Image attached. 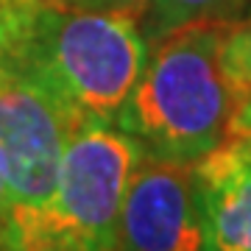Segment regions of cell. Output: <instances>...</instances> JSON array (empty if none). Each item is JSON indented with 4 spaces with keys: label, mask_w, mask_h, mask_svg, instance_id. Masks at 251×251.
I'll return each instance as SVG.
<instances>
[{
    "label": "cell",
    "mask_w": 251,
    "mask_h": 251,
    "mask_svg": "<svg viewBox=\"0 0 251 251\" xmlns=\"http://www.w3.org/2000/svg\"><path fill=\"white\" fill-rule=\"evenodd\" d=\"M140 20L23 0L0 31V62L45 84L78 120L117 123L148 59Z\"/></svg>",
    "instance_id": "obj_1"
},
{
    "label": "cell",
    "mask_w": 251,
    "mask_h": 251,
    "mask_svg": "<svg viewBox=\"0 0 251 251\" xmlns=\"http://www.w3.org/2000/svg\"><path fill=\"white\" fill-rule=\"evenodd\" d=\"M78 123L45 84L0 62V165L11 198L0 243L50 204L64 145Z\"/></svg>",
    "instance_id": "obj_4"
},
{
    "label": "cell",
    "mask_w": 251,
    "mask_h": 251,
    "mask_svg": "<svg viewBox=\"0 0 251 251\" xmlns=\"http://www.w3.org/2000/svg\"><path fill=\"white\" fill-rule=\"evenodd\" d=\"M249 17H251V14H249ZM249 17H246V20H249Z\"/></svg>",
    "instance_id": "obj_13"
},
{
    "label": "cell",
    "mask_w": 251,
    "mask_h": 251,
    "mask_svg": "<svg viewBox=\"0 0 251 251\" xmlns=\"http://www.w3.org/2000/svg\"><path fill=\"white\" fill-rule=\"evenodd\" d=\"M206 251H251V162L198 176Z\"/></svg>",
    "instance_id": "obj_6"
},
{
    "label": "cell",
    "mask_w": 251,
    "mask_h": 251,
    "mask_svg": "<svg viewBox=\"0 0 251 251\" xmlns=\"http://www.w3.org/2000/svg\"><path fill=\"white\" fill-rule=\"evenodd\" d=\"M20 6H23V0H0V31L6 28V23L14 17V11H17Z\"/></svg>",
    "instance_id": "obj_12"
},
{
    "label": "cell",
    "mask_w": 251,
    "mask_h": 251,
    "mask_svg": "<svg viewBox=\"0 0 251 251\" xmlns=\"http://www.w3.org/2000/svg\"><path fill=\"white\" fill-rule=\"evenodd\" d=\"M232 23H190L148 48L145 70L117 115V126L145 153L198 165L226 140L234 90L224 67Z\"/></svg>",
    "instance_id": "obj_2"
},
{
    "label": "cell",
    "mask_w": 251,
    "mask_h": 251,
    "mask_svg": "<svg viewBox=\"0 0 251 251\" xmlns=\"http://www.w3.org/2000/svg\"><path fill=\"white\" fill-rule=\"evenodd\" d=\"M224 67L234 90V109L251 95V17L232 23L224 42Z\"/></svg>",
    "instance_id": "obj_8"
},
{
    "label": "cell",
    "mask_w": 251,
    "mask_h": 251,
    "mask_svg": "<svg viewBox=\"0 0 251 251\" xmlns=\"http://www.w3.org/2000/svg\"><path fill=\"white\" fill-rule=\"evenodd\" d=\"M115 251H206L196 165L145 153L126 190Z\"/></svg>",
    "instance_id": "obj_5"
},
{
    "label": "cell",
    "mask_w": 251,
    "mask_h": 251,
    "mask_svg": "<svg viewBox=\"0 0 251 251\" xmlns=\"http://www.w3.org/2000/svg\"><path fill=\"white\" fill-rule=\"evenodd\" d=\"M240 162H251V134L243 140H224L206 159L198 162L196 173L198 176H215V173H224Z\"/></svg>",
    "instance_id": "obj_9"
},
{
    "label": "cell",
    "mask_w": 251,
    "mask_h": 251,
    "mask_svg": "<svg viewBox=\"0 0 251 251\" xmlns=\"http://www.w3.org/2000/svg\"><path fill=\"white\" fill-rule=\"evenodd\" d=\"M251 14V0H148L145 39L168 34L190 23H240Z\"/></svg>",
    "instance_id": "obj_7"
},
{
    "label": "cell",
    "mask_w": 251,
    "mask_h": 251,
    "mask_svg": "<svg viewBox=\"0 0 251 251\" xmlns=\"http://www.w3.org/2000/svg\"><path fill=\"white\" fill-rule=\"evenodd\" d=\"M9 215H11V198H9V187H6V176H3V165H0V237L6 232Z\"/></svg>",
    "instance_id": "obj_11"
},
{
    "label": "cell",
    "mask_w": 251,
    "mask_h": 251,
    "mask_svg": "<svg viewBox=\"0 0 251 251\" xmlns=\"http://www.w3.org/2000/svg\"><path fill=\"white\" fill-rule=\"evenodd\" d=\"M145 148L109 120H81L67 137L50 204L17 226L0 251H109Z\"/></svg>",
    "instance_id": "obj_3"
},
{
    "label": "cell",
    "mask_w": 251,
    "mask_h": 251,
    "mask_svg": "<svg viewBox=\"0 0 251 251\" xmlns=\"http://www.w3.org/2000/svg\"><path fill=\"white\" fill-rule=\"evenodd\" d=\"M62 6H75V9H95V11H117V14H128L143 23L145 11H148V0H53Z\"/></svg>",
    "instance_id": "obj_10"
}]
</instances>
